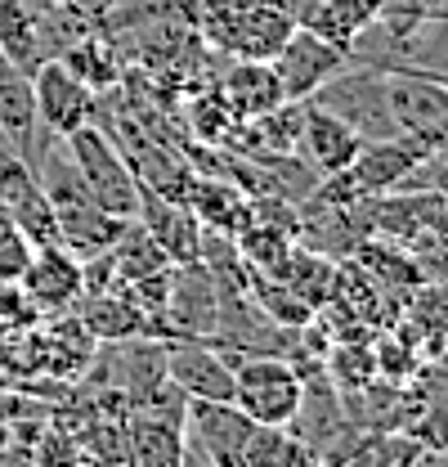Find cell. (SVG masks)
Segmentation results:
<instances>
[{"instance_id":"obj_1","label":"cell","mask_w":448,"mask_h":467,"mask_svg":"<svg viewBox=\"0 0 448 467\" xmlns=\"http://www.w3.org/2000/svg\"><path fill=\"white\" fill-rule=\"evenodd\" d=\"M58 144H63L72 171L81 180V189H86L104 212L130 221L135 207H139V180L130 171L126 153L112 144L108 130H104L99 121H86V126H76L72 135H63Z\"/></svg>"},{"instance_id":"obj_2","label":"cell","mask_w":448,"mask_h":467,"mask_svg":"<svg viewBox=\"0 0 448 467\" xmlns=\"http://www.w3.org/2000/svg\"><path fill=\"white\" fill-rule=\"evenodd\" d=\"M310 99H314L319 109H328L332 117H341L359 140L399 135V126H394V117H391V99H386V72H382V67L345 63Z\"/></svg>"},{"instance_id":"obj_3","label":"cell","mask_w":448,"mask_h":467,"mask_svg":"<svg viewBox=\"0 0 448 467\" xmlns=\"http://www.w3.org/2000/svg\"><path fill=\"white\" fill-rule=\"evenodd\" d=\"M233 405L242 409L251 422L265 427H287L300 405V373L291 368L287 355H233Z\"/></svg>"},{"instance_id":"obj_4","label":"cell","mask_w":448,"mask_h":467,"mask_svg":"<svg viewBox=\"0 0 448 467\" xmlns=\"http://www.w3.org/2000/svg\"><path fill=\"white\" fill-rule=\"evenodd\" d=\"M386 99L399 135L422 140L431 153L448 144V86L426 67H391Z\"/></svg>"},{"instance_id":"obj_5","label":"cell","mask_w":448,"mask_h":467,"mask_svg":"<svg viewBox=\"0 0 448 467\" xmlns=\"http://www.w3.org/2000/svg\"><path fill=\"white\" fill-rule=\"evenodd\" d=\"M32 95H36V121L63 140L72 135L76 126L95 121V109H99V95L63 63V58H41L32 67Z\"/></svg>"},{"instance_id":"obj_6","label":"cell","mask_w":448,"mask_h":467,"mask_svg":"<svg viewBox=\"0 0 448 467\" xmlns=\"http://www.w3.org/2000/svg\"><path fill=\"white\" fill-rule=\"evenodd\" d=\"M256 422L233 400H188L184 409V441L216 467H247V441Z\"/></svg>"},{"instance_id":"obj_7","label":"cell","mask_w":448,"mask_h":467,"mask_svg":"<svg viewBox=\"0 0 448 467\" xmlns=\"http://www.w3.org/2000/svg\"><path fill=\"white\" fill-rule=\"evenodd\" d=\"M167 382L184 400H233V364L207 337H170Z\"/></svg>"},{"instance_id":"obj_8","label":"cell","mask_w":448,"mask_h":467,"mask_svg":"<svg viewBox=\"0 0 448 467\" xmlns=\"http://www.w3.org/2000/svg\"><path fill=\"white\" fill-rule=\"evenodd\" d=\"M270 63L279 72L282 99H310L332 72H341L350 63V55L332 41H323L319 32H310V27H291Z\"/></svg>"},{"instance_id":"obj_9","label":"cell","mask_w":448,"mask_h":467,"mask_svg":"<svg viewBox=\"0 0 448 467\" xmlns=\"http://www.w3.org/2000/svg\"><path fill=\"white\" fill-rule=\"evenodd\" d=\"M0 130L14 140V149L23 153V162L36 171L46 149L55 144V135L36 121V95H32V72L18 67L14 58L0 50Z\"/></svg>"},{"instance_id":"obj_10","label":"cell","mask_w":448,"mask_h":467,"mask_svg":"<svg viewBox=\"0 0 448 467\" xmlns=\"http://www.w3.org/2000/svg\"><path fill=\"white\" fill-rule=\"evenodd\" d=\"M18 288H23L32 310H41V315H67L81 301V261L67 247L46 243V247L32 252Z\"/></svg>"},{"instance_id":"obj_11","label":"cell","mask_w":448,"mask_h":467,"mask_svg":"<svg viewBox=\"0 0 448 467\" xmlns=\"http://www.w3.org/2000/svg\"><path fill=\"white\" fill-rule=\"evenodd\" d=\"M216 95L233 121H256L282 104L279 72L270 58H233L229 72H220V81H216Z\"/></svg>"},{"instance_id":"obj_12","label":"cell","mask_w":448,"mask_h":467,"mask_svg":"<svg viewBox=\"0 0 448 467\" xmlns=\"http://www.w3.org/2000/svg\"><path fill=\"white\" fill-rule=\"evenodd\" d=\"M135 221L158 238V247L167 252L170 265H193V261H198V234H202V221H198L184 202L162 198V193H153V189L139 184Z\"/></svg>"},{"instance_id":"obj_13","label":"cell","mask_w":448,"mask_h":467,"mask_svg":"<svg viewBox=\"0 0 448 467\" xmlns=\"http://www.w3.org/2000/svg\"><path fill=\"white\" fill-rule=\"evenodd\" d=\"M359 135L332 117L328 109H319L314 99H305V121H300V144H296V153L314 167L319 180H328V175H341L350 167V158L359 153Z\"/></svg>"},{"instance_id":"obj_14","label":"cell","mask_w":448,"mask_h":467,"mask_svg":"<svg viewBox=\"0 0 448 467\" xmlns=\"http://www.w3.org/2000/svg\"><path fill=\"white\" fill-rule=\"evenodd\" d=\"M76 319L95 342H126V337H148V315L126 296V292H104L76 301Z\"/></svg>"},{"instance_id":"obj_15","label":"cell","mask_w":448,"mask_h":467,"mask_svg":"<svg viewBox=\"0 0 448 467\" xmlns=\"http://www.w3.org/2000/svg\"><path fill=\"white\" fill-rule=\"evenodd\" d=\"M108 261L112 270H117V279L121 284H135V279H144V275H158V270H167V252L158 247V238L144 230L135 216L130 221H121V234L112 238L108 247Z\"/></svg>"},{"instance_id":"obj_16","label":"cell","mask_w":448,"mask_h":467,"mask_svg":"<svg viewBox=\"0 0 448 467\" xmlns=\"http://www.w3.org/2000/svg\"><path fill=\"white\" fill-rule=\"evenodd\" d=\"M422 450H426V445H422L417 436L391 427V431H368V436H359L354 450L341 454L332 467H408Z\"/></svg>"},{"instance_id":"obj_17","label":"cell","mask_w":448,"mask_h":467,"mask_svg":"<svg viewBox=\"0 0 448 467\" xmlns=\"http://www.w3.org/2000/svg\"><path fill=\"white\" fill-rule=\"evenodd\" d=\"M63 63L99 95V90H108V86H117L121 81V63H117V55H112V41L104 36V32H86V36H76L67 50H63Z\"/></svg>"},{"instance_id":"obj_18","label":"cell","mask_w":448,"mask_h":467,"mask_svg":"<svg viewBox=\"0 0 448 467\" xmlns=\"http://www.w3.org/2000/svg\"><path fill=\"white\" fill-rule=\"evenodd\" d=\"M422 405L408 418V436H417L426 450H448V391L444 396H417Z\"/></svg>"},{"instance_id":"obj_19","label":"cell","mask_w":448,"mask_h":467,"mask_svg":"<svg viewBox=\"0 0 448 467\" xmlns=\"http://www.w3.org/2000/svg\"><path fill=\"white\" fill-rule=\"evenodd\" d=\"M32 238L18 230L14 221H5L0 225V279L5 284H18L23 279V270H27V261H32Z\"/></svg>"},{"instance_id":"obj_20","label":"cell","mask_w":448,"mask_h":467,"mask_svg":"<svg viewBox=\"0 0 448 467\" xmlns=\"http://www.w3.org/2000/svg\"><path fill=\"white\" fill-rule=\"evenodd\" d=\"M265 467H323V459L300 436H291L287 427H279V436H274V445L265 454Z\"/></svg>"},{"instance_id":"obj_21","label":"cell","mask_w":448,"mask_h":467,"mask_svg":"<svg viewBox=\"0 0 448 467\" xmlns=\"http://www.w3.org/2000/svg\"><path fill=\"white\" fill-rule=\"evenodd\" d=\"M0 467H36V463H32V450L27 445H9L0 454Z\"/></svg>"},{"instance_id":"obj_22","label":"cell","mask_w":448,"mask_h":467,"mask_svg":"<svg viewBox=\"0 0 448 467\" xmlns=\"http://www.w3.org/2000/svg\"><path fill=\"white\" fill-rule=\"evenodd\" d=\"M408 467H448V450H422Z\"/></svg>"},{"instance_id":"obj_23","label":"cell","mask_w":448,"mask_h":467,"mask_svg":"<svg viewBox=\"0 0 448 467\" xmlns=\"http://www.w3.org/2000/svg\"><path fill=\"white\" fill-rule=\"evenodd\" d=\"M9 445H14V427H9V422H0V454H5Z\"/></svg>"},{"instance_id":"obj_24","label":"cell","mask_w":448,"mask_h":467,"mask_svg":"<svg viewBox=\"0 0 448 467\" xmlns=\"http://www.w3.org/2000/svg\"><path fill=\"white\" fill-rule=\"evenodd\" d=\"M435 77H440V81H444V86H448V67H440V72H435Z\"/></svg>"},{"instance_id":"obj_25","label":"cell","mask_w":448,"mask_h":467,"mask_svg":"<svg viewBox=\"0 0 448 467\" xmlns=\"http://www.w3.org/2000/svg\"><path fill=\"white\" fill-rule=\"evenodd\" d=\"M5 221H9V216H5V207H0V225H5Z\"/></svg>"}]
</instances>
